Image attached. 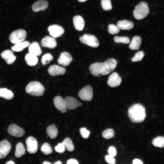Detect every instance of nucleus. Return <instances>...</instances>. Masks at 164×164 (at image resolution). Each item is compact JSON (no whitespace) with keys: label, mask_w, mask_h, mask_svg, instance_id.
Returning <instances> with one entry per match:
<instances>
[{"label":"nucleus","mask_w":164,"mask_h":164,"mask_svg":"<svg viewBox=\"0 0 164 164\" xmlns=\"http://www.w3.org/2000/svg\"><path fill=\"white\" fill-rule=\"evenodd\" d=\"M117 65L116 60L111 58L104 63L97 62L91 64L89 70L93 76L99 77L108 74L116 68Z\"/></svg>","instance_id":"nucleus-1"},{"label":"nucleus","mask_w":164,"mask_h":164,"mask_svg":"<svg viewBox=\"0 0 164 164\" xmlns=\"http://www.w3.org/2000/svg\"><path fill=\"white\" fill-rule=\"evenodd\" d=\"M128 114L131 121L133 123L142 122L146 117L145 108L139 103L132 105L128 109Z\"/></svg>","instance_id":"nucleus-2"},{"label":"nucleus","mask_w":164,"mask_h":164,"mask_svg":"<svg viewBox=\"0 0 164 164\" xmlns=\"http://www.w3.org/2000/svg\"><path fill=\"white\" fill-rule=\"evenodd\" d=\"M25 91L26 93L30 95L39 96L43 94L45 88L40 82L33 81L30 82L27 84Z\"/></svg>","instance_id":"nucleus-3"},{"label":"nucleus","mask_w":164,"mask_h":164,"mask_svg":"<svg viewBox=\"0 0 164 164\" xmlns=\"http://www.w3.org/2000/svg\"><path fill=\"white\" fill-rule=\"evenodd\" d=\"M149 12V9L148 3L145 2H142L135 7L133 14L136 19L141 20L146 17Z\"/></svg>","instance_id":"nucleus-4"},{"label":"nucleus","mask_w":164,"mask_h":164,"mask_svg":"<svg viewBox=\"0 0 164 164\" xmlns=\"http://www.w3.org/2000/svg\"><path fill=\"white\" fill-rule=\"evenodd\" d=\"M27 33L23 29H19L12 32L10 35L9 39L13 44H16L24 41L26 39Z\"/></svg>","instance_id":"nucleus-5"},{"label":"nucleus","mask_w":164,"mask_h":164,"mask_svg":"<svg viewBox=\"0 0 164 164\" xmlns=\"http://www.w3.org/2000/svg\"><path fill=\"white\" fill-rule=\"evenodd\" d=\"M80 42L93 48H97L99 45V41L94 35L90 34H84L79 38Z\"/></svg>","instance_id":"nucleus-6"},{"label":"nucleus","mask_w":164,"mask_h":164,"mask_svg":"<svg viewBox=\"0 0 164 164\" xmlns=\"http://www.w3.org/2000/svg\"><path fill=\"white\" fill-rule=\"evenodd\" d=\"M78 95L83 100L91 101L93 97V88L90 85L86 86L79 91Z\"/></svg>","instance_id":"nucleus-7"},{"label":"nucleus","mask_w":164,"mask_h":164,"mask_svg":"<svg viewBox=\"0 0 164 164\" xmlns=\"http://www.w3.org/2000/svg\"><path fill=\"white\" fill-rule=\"evenodd\" d=\"M27 150L30 154L36 153L38 149V144L36 140L34 137L29 136L26 140Z\"/></svg>","instance_id":"nucleus-8"},{"label":"nucleus","mask_w":164,"mask_h":164,"mask_svg":"<svg viewBox=\"0 0 164 164\" xmlns=\"http://www.w3.org/2000/svg\"><path fill=\"white\" fill-rule=\"evenodd\" d=\"M47 30L49 34L52 37L56 38L61 36L64 34V30L61 26L57 25H53L50 26Z\"/></svg>","instance_id":"nucleus-9"},{"label":"nucleus","mask_w":164,"mask_h":164,"mask_svg":"<svg viewBox=\"0 0 164 164\" xmlns=\"http://www.w3.org/2000/svg\"><path fill=\"white\" fill-rule=\"evenodd\" d=\"M8 132L10 135L16 137L22 136L25 134L24 130L16 124L10 125L8 129Z\"/></svg>","instance_id":"nucleus-10"},{"label":"nucleus","mask_w":164,"mask_h":164,"mask_svg":"<svg viewBox=\"0 0 164 164\" xmlns=\"http://www.w3.org/2000/svg\"><path fill=\"white\" fill-rule=\"evenodd\" d=\"M121 82V77L116 72H113L109 76L107 81L108 85L111 87H115L119 86Z\"/></svg>","instance_id":"nucleus-11"},{"label":"nucleus","mask_w":164,"mask_h":164,"mask_svg":"<svg viewBox=\"0 0 164 164\" xmlns=\"http://www.w3.org/2000/svg\"><path fill=\"white\" fill-rule=\"evenodd\" d=\"M11 145L6 140L0 142V159L5 158L9 152Z\"/></svg>","instance_id":"nucleus-12"},{"label":"nucleus","mask_w":164,"mask_h":164,"mask_svg":"<svg viewBox=\"0 0 164 164\" xmlns=\"http://www.w3.org/2000/svg\"><path fill=\"white\" fill-rule=\"evenodd\" d=\"M64 100L67 108L69 110H74L82 105L81 103L78 101L73 97L67 96L65 98Z\"/></svg>","instance_id":"nucleus-13"},{"label":"nucleus","mask_w":164,"mask_h":164,"mask_svg":"<svg viewBox=\"0 0 164 164\" xmlns=\"http://www.w3.org/2000/svg\"><path fill=\"white\" fill-rule=\"evenodd\" d=\"M53 103L55 107L62 113H66L67 108L64 99L60 96L56 97L53 99Z\"/></svg>","instance_id":"nucleus-14"},{"label":"nucleus","mask_w":164,"mask_h":164,"mask_svg":"<svg viewBox=\"0 0 164 164\" xmlns=\"http://www.w3.org/2000/svg\"><path fill=\"white\" fill-rule=\"evenodd\" d=\"M42 46L50 49L55 48L56 46V42L54 38L49 36H46L41 40Z\"/></svg>","instance_id":"nucleus-15"},{"label":"nucleus","mask_w":164,"mask_h":164,"mask_svg":"<svg viewBox=\"0 0 164 164\" xmlns=\"http://www.w3.org/2000/svg\"><path fill=\"white\" fill-rule=\"evenodd\" d=\"M73 60L70 55L68 52H64L60 54L57 60L59 64L64 66L69 65Z\"/></svg>","instance_id":"nucleus-16"},{"label":"nucleus","mask_w":164,"mask_h":164,"mask_svg":"<svg viewBox=\"0 0 164 164\" xmlns=\"http://www.w3.org/2000/svg\"><path fill=\"white\" fill-rule=\"evenodd\" d=\"M48 72L50 75L55 76L64 74L66 72L64 67L56 65L50 66L48 68Z\"/></svg>","instance_id":"nucleus-17"},{"label":"nucleus","mask_w":164,"mask_h":164,"mask_svg":"<svg viewBox=\"0 0 164 164\" xmlns=\"http://www.w3.org/2000/svg\"><path fill=\"white\" fill-rule=\"evenodd\" d=\"M1 56L9 65L12 64L16 59L13 52L10 50H6L2 52L1 54Z\"/></svg>","instance_id":"nucleus-18"},{"label":"nucleus","mask_w":164,"mask_h":164,"mask_svg":"<svg viewBox=\"0 0 164 164\" xmlns=\"http://www.w3.org/2000/svg\"><path fill=\"white\" fill-rule=\"evenodd\" d=\"M48 6V3L46 0H39L35 2L32 5V9L34 12L41 10H44Z\"/></svg>","instance_id":"nucleus-19"},{"label":"nucleus","mask_w":164,"mask_h":164,"mask_svg":"<svg viewBox=\"0 0 164 164\" xmlns=\"http://www.w3.org/2000/svg\"><path fill=\"white\" fill-rule=\"evenodd\" d=\"M73 22L75 29L78 31L82 30L85 24L84 20L80 15H77L73 18Z\"/></svg>","instance_id":"nucleus-20"},{"label":"nucleus","mask_w":164,"mask_h":164,"mask_svg":"<svg viewBox=\"0 0 164 164\" xmlns=\"http://www.w3.org/2000/svg\"><path fill=\"white\" fill-rule=\"evenodd\" d=\"M29 53L36 56L41 55L42 51L39 43L36 42L32 43L29 46Z\"/></svg>","instance_id":"nucleus-21"},{"label":"nucleus","mask_w":164,"mask_h":164,"mask_svg":"<svg viewBox=\"0 0 164 164\" xmlns=\"http://www.w3.org/2000/svg\"><path fill=\"white\" fill-rule=\"evenodd\" d=\"M133 23L126 20L119 21L117 23V26L120 29L130 30L134 27Z\"/></svg>","instance_id":"nucleus-22"},{"label":"nucleus","mask_w":164,"mask_h":164,"mask_svg":"<svg viewBox=\"0 0 164 164\" xmlns=\"http://www.w3.org/2000/svg\"><path fill=\"white\" fill-rule=\"evenodd\" d=\"M30 42L27 41L17 43L13 46L11 48V50L14 52H19L23 50L24 49L29 46Z\"/></svg>","instance_id":"nucleus-23"},{"label":"nucleus","mask_w":164,"mask_h":164,"mask_svg":"<svg viewBox=\"0 0 164 164\" xmlns=\"http://www.w3.org/2000/svg\"><path fill=\"white\" fill-rule=\"evenodd\" d=\"M141 43V39L139 36H134L129 46L130 49L132 50H138Z\"/></svg>","instance_id":"nucleus-24"},{"label":"nucleus","mask_w":164,"mask_h":164,"mask_svg":"<svg viewBox=\"0 0 164 164\" xmlns=\"http://www.w3.org/2000/svg\"><path fill=\"white\" fill-rule=\"evenodd\" d=\"M25 59L27 64L30 66H35L38 62V58L37 56L29 53L26 55Z\"/></svg>","instance_id":"nucleus-25"},{"label":"nucleus","mask_w":164,"mask_h":164,"mask_svg":"<svg viewBox=\"0 0 164 164\" xmlns=\"http://www.w3.org/2000/svg\"><path fill=\"white\" fill-rule=\"evenodd\" d=\"M14 97L13 93L5 88H0V97L8 100H10Z\"/></svg>","instance_id":"nucleus-26"},{"label":"nucleus","mask_w":164,"mask_h":164,"mask_svg":"<svg viewBox=\"0 0 164 164\" xmlns=\"http://www.w3.org/2000/svg\"><path fill=\"white\" fill-rule=\"evenodd\" d=\"M47 135L51 139L56 138L58 134V130L54 124L49 126L47 128Z\"/></svg>","instance_id":"nucleus-27"},{"label":"nucleus","mask_w":164,"mask_h":164,"mask_svg":"<svg viewBox=\"0 0 164 164\" xmlns=\"http://www.w3.org/2000/svg\"><path fill=\"white\" fill-rule=\"evenodd\" d=\"M26 150L23 144L21 142L18 143L15 146V154L16 157L19 158L24 155Z\"/></svg>","instance_id":"nucleus-28"},{"label":"nucleus","mask_w":164,"mask_h":164,"mask_svg":"<svg viewBox=\"0 0 164 164\" xmlns=\"http://www.w3.org/2000/svg\"><path fill=\"white\" fill-rule=\"evenodd\" d=\"M152 143L153 145L156 147L162 148L164 147V137L157 136L154 138Z\"/></svg>","instance_id":"nucleus-29"},{"label":"nucleus","mask_w":164,"mask_h":164,"mask_svg":"<svg viewBox=\"0 0 164 164\" xmlns=\"http://www.w3.org/2000/svg\"><path fill=\"white\" fill-rule=\"evenodd\" d=\"M65 149L68 151L72 152L74 150V147L71 140L68 137L66 138L62 142Z\"/></svg>","instance_id":"nucleus-30"},{"label":"nucleus","mask_w":164,"mask_h":164,"mask_svg":"<svg viewBox=\"0 0 164 164\" xmlns=\"http://www.w3.org/2000/svg\"><path fill=\"white\" fill-rule=\"evenodd\" d=\"M41 151L45 155H48L52 153V149L50 145L46 142L43 143L42 145Z\"/></svg>","instance_id":"nucleus-31"},{"label":"nucleus","mask_w":164,"mask_h":164,"mask_svg":"<svg viewBox=\"0 0 164 164\" xmlns=\"http://www.w3.org/2000/svg\"><path fill=\"white\" fill-rule=\"evenodd\" d=\"M114 42L117 43H123L127 44L130 42L129 38L127 36L120 37L117 36H115L114 38Z\"/></svg>","instance_id":"nucleus-32"},{"label":"nucleus","mask_w":164,"mask_h":164,"mask_svg":"<svg viewBox=\"0 0 164 164\" xmlns=\"http://www.w3.org/2000/svg\"><path fill=\"white\" fill-rule=\"evenodd\" d=\"M102 135V137L104 138L109 139L114 136V133L112 129L108 128L104 131Z\"/></svg>","instance_id":"nucleus-33"},{"label":"nucleus","mask_w":164,"mask_h":164,"mask_svg":"<svg viewBox=\"0 0 164 164\" xmlns=\"http://www.w3.org/2000/svg\"><path fill=\"white\" fill-rule=\"evenodd\" d=\"M53 59L52 55L50 53H47L43 55L41 59L42 64L45 65L50 63Z\"/></svg>","instance_id":"nucleus-34"},{"label":"nucleus","mask_w":164,"mask_h":164,"mask_svg":"<svg viewBox=\"0 0 164 164\" xmlns=\"http://www.w3.org/2000/svg\"><path fill=\"white\" fill-rule=\"evenodd\" d=\"M101 5L102 9L105 11L110 10L112 8L111 0H101Z\"/></svg>","instance_id":"nucleus-35"},{"label":"nucleus","mask_w":164,"mask_h":164,"mask_svg":"<svg viewBox=\"0 0 164 164\" xmlns=\"http://www.w3.org/2000/svg\"><path fill=\"white\" fill-rule=\"evenodd\" d=\"M145 54L142 51H140L136 53L135 54V56L132 57L131 60L132 62H136L141 60L144 56Z\"/></svg>","instance_id":"nucleus-36"},{"label":"nucleus","mask_w":164,"mask_h":164,"mask_svg":"<svg viewBox=\"0 0 164 164\" xmlns=\"http://www.w3.org/2000/svg\"><path fill=\"white\" fill-rule=\"evenodd\" d=\"M120 31V29L117 26L113 24H110L108 26V32L112 35L118 33Z\"/></svg>","instance_id":"nucleus-37"},{"label":"nucleus","mask_w":164,"mask_h":164,"mask_svg":"<svg viewBox=\"0 0 164 164\" xmlns=\"http://www.w3.org/2000/svg\"><path fill=\"white\" fill-rule=\"evenodd\" d=\"M80 132L82 137L85 139L88 138L90 134V132L84 127L80 129Z\"/></svg>","instance_id":"nucleus-38"},{"label":"nucleus","mask_w":164,"mask_h":164,"mask_svg":"<svg viewBox=\"0 0 164 164\" xmlns=\"http://www.w3.org/2000/svg\"><path fill=\"white\" fill-rule=\"evenodd\" d=\"M55 151L60 153H63L65 151V148L63 143H59L55 147Z\"/></svg>","instance_id":"nucleus-39"},{"label":"nucleus","mask_w":164,"mask_h":164,"mask_svg":"<svg viewBox=\"0 0 164 164\" xmlns=\"http://www.w3.org/2000/svg\"><path fill=\"white\" fill-rule=\"evenodd\" d=\"M105 159L106 161L108 163L115 164L116 163V160L114 158L109 155L105 156Z\"/></svg>","instance_id":"nucleus-40"},{"label":"nucleus","mask_w":164,"mask_h":164,"mask_svg":"<svg viewBox=\"0 0 164 164\" xmlns=\"http://www.w3.org/2000/svg\"><path fill=\"white\" fill-rule=\"evenodd\" d=\"M108 152L109 155L114 157L116 155V151L115 148L113 146H111L109 147Z\"/></svg>","instance_id":"nucleus-41"},{"label":"nucleus","mask_w":164,"mask_h":164,"mask_svg":"<svg viewBox=\"0 0 164 164\" xmlns=\"http://www.w3.org/2000/svg\"><path fill=\"white\" fill-rule=\"evenodd\" d=\"M67 164H78V162L74 159H70L68 160L67 161Z\"/></svg>","instance_id":"nucleus-42"},{"label":"nucleus","mask_w":164,"mask_h":164,"mask_svg":"<svg viewBox=\"0 0 164 164\" xmlns=\"http://www.w3.org/2000/svg\"><path fill=\"white\" fill-rule=\"evenodd\" d=\"M142 162L138 159H135L133 161V164H142Z\"/></svg>","instance_id":"nucleus-43"},{"label":"nucleus","mask_w":164,"mask_h":164,"mask_svg":"<svg viewBox=\"0 0 164 164\" xmlns=\"http://www.w3.org/2000/svg\"><path fill=\"white\" fill-rule=\"evenodd\" d=\"M6 164H15V163L13 162V161H9L8 162H7Z\"/></svg>","instance_id":"nucleus-44"},{"label":"nucleus","mask_w":164,"mask_h":164,"mask_svg":"<svg viewBox=\"0 0 164 164\" xmlns=\"http://www.w3.org/2000/svg\"><path fill=\"white\" fill-rule=\"evenodd\" d=\"M54 164H62V163L60 161H57L56 162H55Z\"/></svg>","instance_id":"nucleus-45"},{"label":"nucleus","mask_w":164,"mask_h":164,"mask_svg":"<svg viewBox=\"0 0 164 164\" xmlns=\"http://www.w3.org/2000/svg\"><path fill=\"white\" fill-rule=\"evenodd\" d=\"M43 164H51V163L49 162L48 161H44L43 162Z\"/></svg>","instance_id":"nucleus-46"},{"label":"nucleus","mask_w":164,"mask_h":164,"mask_svg":"<svg viewBox=\"0 0 164 164\" xmlns=\"http://www.w3.org/2000/svg\"><path fill=\"white\" fill-rule=\"evenodd\" d=\"M87 0H78V1L80 2H85L87 1Z\"/></svg>","instance_id":"nucleus-47"}]
</instances>
